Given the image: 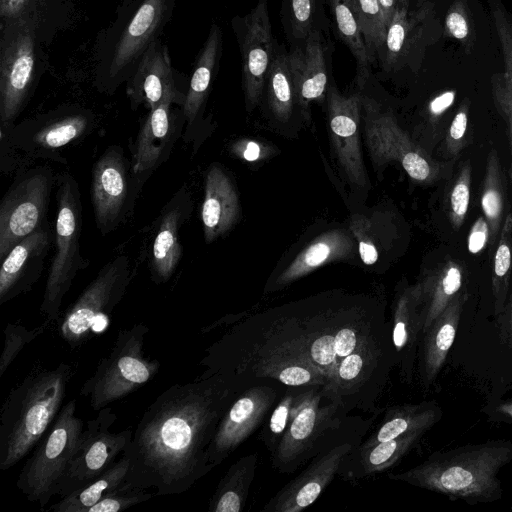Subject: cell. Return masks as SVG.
<instances>
[{"mask_svg":"<svg viewBox=\"0 0 512 512\" xmlns=\"http://www.w3.org/2000/svg\"><path fill=\"white\" fill-rule=\"evenodd\" d=\"M241 388L219 374L199 375L164 390L147 407L123 452L124 484L155 495L181 494L213 466L208 450L218 424Z\"/></svg>","mask_w":512,"mask_h":512,"instance_id":"obj_1","label":"cell"},{"mask_svg":"<svg viewBox=\"0 0 512 512\" xmlns=\"http://www.w3.org/2000/svg\"><path fill=\"white\" fill-rule=\"evenodd\" d=\"M250 321L324 375V398L335 383L340 364L351 353L391 337L390 323L382 311L365 304L303 306Z\"/></svg>","mask_w":512,"mask_h":512,"instance_id":"obj_2","label":"cell"},{"mask_svg":"<svg viewBox=\"0 0 512 512\" xmlns=\"http://www.w3.org/2000/svg\"><path fill=\"white\" fill-rule=\"evenodd\" d=\"M201 375L219 374L241 388L244 378H268L291 387L326 386L310 362L284 348L250 320L234 326L206 349Z\"/></svg>","mask_w":512,"mask_h":512,"instance_id":"obj_3","label":"cell"},{"mask_svg":"<svg viewBox=\"0 0 512 512\" xmlns=\"http://www.w3.org/2000/svg\"><path fill=\"white\" fill-rule=\"evenodd\" d=\"M512 462V441L489 440L435 452L419 465L389 474L392 480L446 495L469 504L501 498L500 470Z\"/></svg>","mask_w":512,"mask_h":512,"instance_id":"obj_4","label":"cell"},{"mask_svg":"<svg viewBox=\"0 0 512 512\" xmlns=\"http://www.w3.org/2000/svg\"><path fill=\"white\" fill-rule=\"evenodd\" d=\"M74 370L65 362L35 370L9 391L0 415V470L23 459L50 428L63 406Z\"/></svg>","mask_w":512,"mask_h":512,"instance_id":"obj_5","label":"cell"},{"mask_svg":"<svg viewBox=\"0 0 512 512\" xmlns=\"http://www.w3.org/2000/svg\"><path fill=\"white\" fill-rule=\"evenodd\" d=\"M57 217L53 255L40 312L52 323L59 320L62 301L80 270L89 265L81 254L82 202L79 185L69 172L57 176Z\"/></svg>","mask_w":512,"mask_h":512,"instance_id":"obj_6","label":"cell"},{"mask_svg":"<svg viewBox=\"0 0 512 512\" xmlns=\"http://www.w3.org/2000/svg\"><path fill=\"white\" fill-rule=\"evenodd\" d=\"M149 331L144 323L118 331L110 353L99 361L80 389V395L89 397L93 410L99 411L126 397L157 375L160 362L144 351Z\"/></svg>","mask_w":512,"mask_h":512,"instance_id":"obj_7","label":"cell"},{"mask_svg":"<svg viewBox=\"0 0 512 512\" xmlns=\"http://www.w3.org/2000/svg\"><path fill=\"white\" fill-rule=\"evenodd\" d=\"M75 412V399L62 406L17 478V488L29 501L37 502L41 508L57 494L84 430V422Z\"/></svg>","mask_w":512,"mask_h":512,"instance_id":"obj_8","label":"cell"},{"mask_svg":"<svg viewBox=\"0 0 512 512\" xmlns=\"http://www.w3.org/2000/svg\"><path fill=\"white\" fill-rule=\"evenodd\" d=\"M132 278L130 260L124 254L101 267L60 321V336L71 350L106 329L110 315L124 297Z\"/></svg>","mask_w":512,"mask_h":512,"instance_id":"obj_9","label":"cell"},{"mask_svg":"<svg viewBox=\"0 0 512 512\" xmlns=\"http://www.w3.org/2000/svg\"><path fill=\"white\" fill-rule=\"evenodd\" d=\"M321 386H310L308 395L282 438L271 453L274 469L280 473L296 471L324 450V440L339 429L346 415L338 404L324 400Z\"/></svg>","mask_w":512,"mask_h":512,"instance_id":"obj_10","label":"cell"},{"mask_svg":"<svg viewBox=\"0 0 512 512\" xmlns=\"http://www.w3.org/2000/svg\"><path fill=\"white\" fill-rule=\"evenodd\" d=\"M362 109L365 143L377 169L396 161L417 182L432 183L439 177V163L410 138L391 112L368 97H362Z\"/></svg>","mask_w":512,"mask_h":512,"instance_id":"obj_11","label":"cell"},{"mask_svg":"<svg viewBox=\"0 0 512 512\" xmlns=\"http://www.w3.org/2000/svg\"><path fill=\"white\" fill-rule=\"evenodd\" d=\"M54 183L50 167L43 165L20 173L0 203V260L24 238L46 223Z\"/></svg>","mask_w":512,"mask_h":512,"instance_id":"obj_12","label":"cell"},{"mask_svg":"<svg viewBox=\"0 0 512 512\" xmlns=\"http://www.w3.org/2000/svg\"><path fill=\"white\" fill-rule=\"evenodd\" d=\"M116 420L115 412L106 406L87 422L56 495L65 497L82 489L108 470L117 461L116 458L123 454L133 432L130 428L120 432L111 431Z\"/></svg>","mask_w":512,"mask_h":512,"instance_id":"obj_13","label":"cell"},{"mask_svg":"<svg viewBox=\"0 0 512 512\" xmlns=\"http://www.w3.org/2000/svg\"><path fill=\"white\" fill-rule=\"evenodd\" d=\"M121 146H108L92 168L91 200L95 222L105 236L122 224L134 205L136 180Z\"/></svg>","mask_w":512,"mask_h":512,"instance_id":"obj_14","label":"cell"},{"mask_svg":"<svg viewBox=\"0 0 512 512\" xmlns=\"http://www.w3.org/2000/svg\"><path fill=\"white\" fill-rule=\"evenodd\" d=\"M35 66V33L30 20L12 21L3 33L0 61V123L12 126L24 107Z\"/></svg>","mask_w":512,"mask_h":512,"instance_id":"obj_15","label":"cell"},{"mask_svg":"<svg viewBox=\"0 0 512 512\" xmlns=\"http://www.w3.org/2000/svg\"><path fill=\"white\" fill-rule=\"evenodd\" d=\"M1 128L7 130H1L7 143L27 156L64 163L59 151L86 137L93 129V119L83 111H69Z\"/></svg>","mask_w":512,"mask_h":512,"instance_id":"obj_16","label":"cell"},{"mask_svg":"<svg viewBox=\"0 0 512 512\" xmlns=\"http://www.w3.org/2000/svg\"><path fill=\"white\" fill-rule=\"evenodd\" d=\"M278 392L268 385L241 391L221 418L208 450L213 468L220 465L263 422Z\"/></svg>","mask_w":512,"mask_h":512,"instance_id":"obj_17","label":"cell"},{"mask_svg":"<svg viewBox=\"0 0 512 512\" xmlns=\"http://www.w3.org/2000/svg\"><path fill=\"white\" fill-rule=\"evenodd\" d=\"M326 95L330 138L338 164L353 185L368 189L370 182L359 141L362 96H344L335 86H330Z\"/></svg>","mask_w":512,"mask_h":512,"instance_id":"obj_18","label":"cell"},{"mask_svg":"<svg viewBox=\"0 0 512 512\" xmlns=\"http://www.w3.org/2000/svg\"><path fill=\"white\" fill-rule=\"evenodd\" d=\"M242 84L249 111L259 103L274 58V39L268 0H258L243 20L241 38Z\"/></svg>","mask_w":512,"mask_h":512,"instance_id":"obj_19","label":"cell"},{"mask_svg":"<svg viewBox=\"0 0 512 512\" xmlns=\"http://www.w3.org/2000/svg\"><path fill=\"white\" fill-rule=\"evenodd\" d=\"M354 449V443L346 441L323 450L301 474L273 496L261 511L299 512L308 507L333 480L345 457Z\"/></svg>","mask_w":512,"mask_h":512,"instance_id":"obj_20","label":"cell"},{"mask_svg":"<svg viewBox=\"0 0 512 512\" xmlns=\"http://www.w3.org/2000/svg\"><path fill=\"white\" fill-rule=\"evenodd\" d=\"M192 209L191 194L182 186L161 210L149 252L151 279L156 284L167 282L178 267L183 254L179 232Z\"/></svg>","mask_w":512,"mask_h":512,"instance_id":"obj_21","label":"cell"},{"mask_svg":"<svg viewBox=\"0 0 512 512\" xmlns=\"http://www.w3.org/2000/svg\"><path fill=\"white\" fill-rule=\"evenodd\" d=\"M54 238L55 234L46 223L15 245L2 260L0 305L32 289L41 277Z\"/></svg>","mask_w":512,"mask_h":512,"instance_id":"obj_22","label":"cell"},{"mask_svg":"<svg viewBox=\"0 0 512 512\" xmlns=\"http://www.w3.org/2000/svg\"><path fill=\"white\" fill-rule=\"evenodd\" d=\"M172 104L165 102L151 109L137 134L131 167L141 180L167 160L181 131Z\"/></svg>","mask_w":512,"mask_h":512,"instance_id":"obj_23","label":"cell"},{"mask_svg":"<svg viewBox=\"0 0 512 512\" xmlns=\"http://www.w3.org/2000/svg\"><path fill=\"white\" fill-rule=\"evenodd\" d=\"M424 326V314L416 285L402 288L395 298L390 323L400 376L410 383Z\"/></svg>","mask_w":512,"mask_h":512,"instance_id":"obj_24","label":"cell"},{"mask_svg":"<svg viewBox=\"0 0 512 512\" xmlns=\"http://www.w3.org/2000/svg\"><path fill=\"white\" fill-rule=\"evenodd\" d=\"M133 104H145L150 110L162 103L183 104L176 89L167 50L158 42L151 44L140 61L128 89Z\"/></svg>","mask_w":512,"mask_h":512,"instance_id":"obj_25","label":"cell"},{"mask_svg":"<svg viewBox=\"0 0 512 512\" xmlns=\"http://www.w3.org/2000/svg\"><path fill=\"white\" fill-rule=\"evenodd\" d=\"M468 296L465 290L456 295L422 334L417 357L418 376L426 388L435 381L454 343Z\"/></svg>","mask_w":512,"mask_h":512,"instance_id":"obj_26","label":"cell"},{"mask_svg":"<svg viewBox=\"0 0 512 512\" xmlns=\"http://www.w3.org/2000/svg\"><path fill=\"white\" fill-rule=\"evenodd\" d=\"M288 57L295 100L307 118L310 104L322 101L328 89L327 67L319 31L313 28L305 38L304 47L294 49Z\"/></svg>","mask_w":512,"mask_h":512,"instance_id":"obj_27","label":"cell"},{"mask_svg":"<svg viewBox=\"0 0 512 512\" xmlns=\"http://www.w3.org/2000/svg\"><path fill=\"white\" fill-rule=\"evenodd\" d=\"M240 214L238 194L232 180L217 163L212 164L205 177L201 220L206 243L226 234Z\"/></svg>","mask_w":512,"mask_h":512,"instance_id":"obj_28","label":"cell"},{"mask_svg":"<svg viewBox=\"0 0 512 512\" xmlns=\"http://www.w3.org/2000/svg\"><path fill=\"white\" fill-rule=\"evenodd\" d=\"M355 250L351 232L329 230L315 238L293 259L276 278L275 287H285L329 262L350 259Z\"/></svg>","mask_w":512,"mask_h":512,"instance_id":"obj_29","label":"cell"},{"mask_svg":"<svg viewBox=\"0 0 512 512\" xmlns=\"http://www.w3.org/2000/svg\"><path fill=\"white\" fill-rule=\"evenodd\" d=\"M465 271L457 260L449 259L416 284L424 314L422 334L443 312L449 302L464 291Z\"/></svg>","mask_w":512,"mask_h":512,"instance_id":"obj_30","label":"cell"},{"mask_svg":"<svg viewBox=\"0 0 512 512\" xmlns=\"http://www.w3.org/2000/svg\"><path fill=\"white\" fill-rule=\"evenodd\" d=\"M426 429H419L407 432L397 438L379 442L367 449H354L345 457L342 465L353 464L352 469L344 477L359 479L364 476L381 473L403 458L427 432Z\"/></svg>","mask_w":512,"mask_h":512,"instance_id":"obj_31","label":"cell"},{"mask_svg":"<svg viewBox=\"0 0 512 512\" xmlns=\"http://www.w3.org/2000/svg\"><path fill=\"white\" fill-rule=\"evenodd\" d=\"M441 415V408L432 401L390 407L380 426L357 449L370 448L410 431L429 430L440 420Z\"/></svg>","mask_w":512,"mask_h":512,"instance_id":"obj_32","label":"cell"},{"mask_svg":"<svg viewBox=\"0 0 512 512\" xmlns=\"http://www.w3.org/2000/svg\"><path fill=\"white\" fill-rule=\"evenodd\" d=\"M165 0H145L128 24L112 60L110 74L115 76L147 45L160 24Z\"/></svg>","mask_w":512,"mask_h":512,"instance_id":"obj_33","label":"cell"},{"mask_svg":"<svg viewBox=\"0 0 512 512\" xmlns=\"http://www.w3.org/2000/svg\"><path fill=\"white\" fill-rule=\"evenodd\" d=\"M220 46L221 31L214 24L194 67L189 89L183 103L184 116L187 122L186 136L191 133L207 97Z\"/></svg>","mask_w":512,"mask_h":512,"instance_id":"obj_34","label":"cell"},{"mask_svg":"<svg viewBox=\"0 0 512 512\" xmlns=\"http://www.w3.org/2000/svg\"><path fill=\"white\" fill-rule=\"evenodd\" d=\"M257 453L239 458L218 483L208 510L210 512H240L245 506L257 467Z\"/></svg>","mask_w":512,"mask_h":512,"instance_id":"obj_35","label":"cell"},{"mask_svg":"<svg viewBox=\"0 0 512 512\" xmlns=\"http://www.w3.org/2000/svg\"><path fill=\"white\" fill-rule=\"evenodd\" d=\"M129 468L125 456L117 460L96 479L48 507L54 512H87L90 507L117 490L126 480Z\"/></svg>","mask_w":512,"mask_h":512,"instance_id":"obj_36","label":"cell"},{"mask_svg":"<svg viewBox=\"0 0 512 512\" xmlns=\"http://www.w3.org/2000/svg\"><path fill=\"white\" fill-rule=\"evenodd\" d=\"M331 13L342 41L356 60L357 83L365 84L370 74L368 56L355 0H329Z\"/></svg>","mask_w":512,"mask_h":512,"instance_id":"obj_37","label":"cell"},{"mask_svg":"<svg viewBox=\"0 0 512 512\" xmlns=\"http://www.w3.org/2000/svg\"><path fill=\"white\" fill-rule=\"evenodd\" d=\"M504 180L497 150L492 148L487 156L481 191V209L490 228V247L498 241L502 227L506 197Z\"/></svg>","mask_w":512,"mask_h":512,"instance_id":"obj_38","label":"cell"},{"mask_svg":"<svg viewBox=\"0 0 512 512\" xmlns=\"http://www.w3.org/2000/svg\"><path fill=\"white\" fill-rule=\"evenodd\" d=\"M266 82L269 106L274 117L282 123L288 122L296 100L289 57L286 53L274 55Z\"/></svg>","mask_w":512,"mask_h":512,"instance_id":"obj_39","label":"cell"},{"mask_svg":"<svg viewBox=\"0 0 512 512\" xmlns=\"http://www.w3.org/2000/svg\"><path fill=\"white\" fill-rule=\"evenodd\" d=\"M512 267V212L509 211L502 224L494 254L492 292L494 311L498 318L506 305Z\"/></svg>","mask_w":512,"mask_h":512,"instance_id":"obj_40","label":"cell"},{"mask_svg":"<svg viewBox=\"0 0 512 512\" xmlns=\"http://www.w3.org/2000/svg\"><path fill=\"white\" fill-rule=\"evenodd\" d=\"M310 386L301 391H289L278 402L270 418L260 434L267 449L272 453L282 438L284 432L301 409Z\"/></svg>","mask_w":512,"mask_h":512,"instance_id":"obj_41","label":"cell"},{"mask_svg":"<svg viewBox=\"0 0 512 512\" xmlns=\"http://www.w3.org/2000/svg\"><path fill=\"white\" fill-rule=\"evenodd\" d=\"M365 45L371 63L381 54L387 35L382 9L378 0H355Z\"/></svg>","mask_w":512,"mask_h":512,"instance_id":"obj_42","label":"cell"},{"mask_svg":"<svg viewBox=\"0 0 512 512\" xmlns=\"http://www.w3.org/2000/svg\"><path fill=\"white\" fill-rule=\"evenodd\" d=\"M410 31L411 20L408 14V3H403L395 11L388 25L385 44L380 54L386 69L395 68L404 55Z\"/></svg>","mask_w":512,"mask_h":512,"instance_id":"obj_43","label":"cell"},{"mask_svg":"<svg viewBox=\"0 0 512 512\" xmlns=\"http://www.w3.org/2000/svg\"><path fill=\"white\" fill-rule=\"evenodd\" d=\"M51 323L47 320L34 329L8 323L4 328V345L0 355V378L26 345L45 332Z\"/></svg>","mask_w":512,"mask_h":512,"instance_id":"obj_44","label":"cell"},{"mask_svg":"<svg viewBox=\"0 0 512 512\" xmlns=\"http://www.w3.org/2000/svg\"><path fill=\"white\" fill-rule=\"evenodd\" d=\"M472 169L469 161L462 164L448 196V216L454 230L462 226L470 204Z\"/></svg>","mask_w":512,"mask_h":512,"instance_id":"obj_45","label":"cell"},{"mask_svg":"<svg viewBox=\"0 0 512 512\" xmlns=\"http://www.w3.org/2000/svg\"><path fill=\"white\" fill-rule=\"evenodd\" d=\"M447 34L458 40L466 50L472 49L475 31L472 18L464 0H455L449 7L445 17Z\"/></svg>","mask_w":512,"mask_h":512,"instance_id":"obj_46","label":"cell"},{"mask_svg":"<svg viewBox=\"0 0 512 512\" xmlns=\"http://www.w3.org/2000/svg\"><path fill=\"white\" fill-rule=\"evenodd\" d=\"M153 497L146 490L132 488L124 483L114 492L90 507L87 512H120Z\"/></svg>","mask_w":512,"mask_h":512,"instance_id":"obj_47","label":"cell"},{"mask_svg":"<svg viewBox=\"0 0 512 512\" xmlns=\"http://www.w3.org/2000/svg\"><path fill=\"white\" fill-rule=\"evenodd\" d=\"M349 230L358 244V253L362 262L373 265L378 260V248L372 233L370 221L361 215L350 219Z\"/></svg>","mask_w":512,"mask_h":512,"instance_id":"obj_48","label":"cell"},{"mask_svg":"<svg viewBox=\"0 0 512 512\" xmlns=\"http://www.w3.org/2000/svg\"><path fill=\"white\" fill-rule=\"evenodd\" d=\"M469 102L464 101L454 115L445 138V148L454 157L464 148L468 128Z\"/></svg>","mask_w":512,"mask_h":512,"instance_id":"obj_49","label":"cell"},{"mask_svg":"<svg viewBox=\"0 0 512 512\" xmlns=\"http://www.w3.org/2000/svg\"><path fill=\"white\" fill-rule=\"evenodd\" d=\"M492 95L499 113L512 117V69H504L491 78Z\"/></svg>","mask_w":512,"mask_h":512,"instance_id":"obj_50","label":"cell"},{"mask_svg":"<svg viewBox=\"0 0 512 512\" xmlns=\"http://www.w3.org/2000/svg\"><path fill=\"white\" fill-rule=\"evenodd\" d=\"M316 0H291V18L294 34L306 38L311 32Z\"/></svg>","mask_w":512,"mask_h":512,"instance_id":"obj_51","label":"cell"},{"mask_svg":"<svg viewBox=\"0 0 512 512\" xmlns=\"http://www.w3.org/2000/svg\"><path fill=\"white\" fill-rule=\"evenodd\" d=\"M490 243V228L484 215L477 217L468 235V251L471 254L482 252Z\"/></svg>","mask_w":512,"mask_h":512,"instance_id":"obj_52","label":"cell"},{"mask_svg":"<svg viewBox=\"0 0 512 512\" xmlns=\"http://www.w3.org/2000/svg\"><path fill=\"white\" fill-rule=\"evenodd\" d=\"M232 154L249 162H254L266 157L269 148L257 141L241 139L234 142L230 148Z\"/></svg>","mask_w":512,"mask_h":512,"instance_id":"obj_53","label":"cell"},{"mask_svg":"<svg viewBox=\"0 0 512 512\" xmlns=\"http://www.w3.org/2000/svg\"><path fill=\"white\" fill-rule=\"evenodd\" d=\"M456 97V92L453 90L445 91L434 97L428 104V113L430 117L438 118L449 107L452 106Z\"/></svg>","mask_w":512,"mask_h":512,"instance_id":"obj_54","label":"cell"},{"mask_svg":"<svg viewBox=\"0 0 512 512\" xmlns=\"http://www.w3.org/2000/svg\"><path fill=\"white\" fill-rule=\"evenodd\" d=\"M29 0H0V14L5 20L19 19Z\"/></svg>","mask_w":512,"mask_h":512,"instance_id":"obj_55","label":"cell"},{"mask_svg":"<svg viewBox=\"0 0 512 512\" xmlns=\"http://www.w3.org/2000/svg\"><path fill=\"white\" fill-rule=\"evenodd\" d=\"M498 320L501 324L504 339L512 346V291L508 294L505 308Z\"/></svg>","mask_w":512,"mask_h":512,"instance_id":"obj_56","label":"cell"},{"mask_svg":"<svg viewBox=\"0 0 512 512\" xmlns=\"http://www.w3.org/2000/svg\"><path fill=\"white\" fill-rule=\"evenodd\" d=\"M382 9L386 27L390 24L395 11L403 3H408V0H378Z\"/></svg>","mask_w":512,"mask_h":512,"instance_id":"obj_57","label":"cell"},{"mask_svg":"<svg viewBox=\"0 0 512 512\" xmlns=\"http://www.w3.org/2000/svg\"><path fill=\"white\" fill-rule=\"evenodd\" d=\"M504 411L507 415H509L512 418V405L504 407Z\"/></svg>","mask_w":512,"mask_h":512,"instance_id":"obj_58","label":"cell"}]
</instances>
